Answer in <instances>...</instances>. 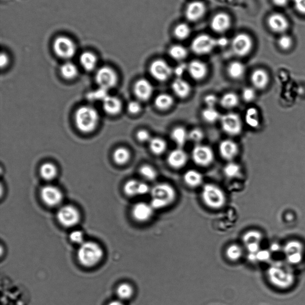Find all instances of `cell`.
Segmentation results:
<instances>
[{
	"label": "cell",
	"instance_id": "d4e9b609",
	"mask_svg": "<svg viewBox=\"0 0 305 305\" xmlns=\"http://www.w3.org/2000/svg\"><path fill=\"white\" fill-rule=\"evenodd\" d=\"M210 25L214 31L218 33L224 32L231 25V19L226 13H218L212 19Z\"/></svg>",
	"mask_w": 305,
	"mask_h": 305
},
{
	"label": "cell",
	"instance_id": "9f6ffc18",
	"mask_svg": "<svg viewBox=\"0 0 305 305\" xmlns=\"http://www.w3.org/2000/svg\"><path fill=\"white\" fill-rule=\"evenodd\" d=\"M294 7L299 13L305 15V0H292Z\"/></svg>",
	"mask_w": 305,
	"mask_h": 305
},
{
	"label": "cell",
	"instance_id": "bcb514c9",
	"mask_svg": "<svg viewBox=\"0 0 305 305\" xmlns=\"http://www.w3.org/2000/svg\"><path fill=\"white\" fill-rule=\"evenodd\" d=\"M174 34L179 40H185L189 37L191 34L190 27L186 24H180L175 28Z\"/></svg>",
	"mask_w": 305,
	"mask_h": 305
},
{
	"label": "cell",
	"instance_id": "8992f818",
	"mask_svg": "<svg viewBox=\"0 0 305 305\" xmlns=\"http://www.w3.org/2000/svg\"><path fill=\"white\" fill-rule=\"evenodd\" d=\"M282 254L288 264L293 266L300 265L305 257V247L301 241L292 240L285 244Z\"/></svg>",
	"mask_w": 305,
	"mask_h": 305
},
{
	"label": "cell",
	"instance_id": "db71d44e",
	"mask_svg": "<svg viewBox=\"0 0 305 305\" xmlns=\"http://www.w3.org/2000/svg\"><path fill=\"white\" fill-rule=\"evenodd\" d=\"M127 110L132 115H137L141 110V105L140 102L137 101H131L127 105Z\"/></svg>",
	"mask_w": 305,
	"mask_h": 305
},
{
	"label": "cell",
	"instance_id": "5bb4252c",
	"mask_svg": "<svg viewBox=\"0 0 305 305\" xmlns=\"http://www.w3.org/2000/svg\"><path fill=\"white\" fill-rule=\"evenodd\" d=\"M96 80L100 87L108 90L117 84L118 76L113 69L104 66L97 72Z\"/></svg>",
	"mask_w": 305,
	"mask_h": 305
},
{
	"label": "cell",
	"instance_id": "ee69618b",
	"mask_svg": "<svg viewBox=\"0 0 305 305\" xmlns=\"http://www.w3.org/2000/svg\"><path fill=\"white\" fill-rule=\"evenodd\" d=\"M169 53L173 59L176 60H182L187 56L188 51L184 47L176 45L171 47Z\"/></svg>",
	"mask_w": 305,
	"mask_h": 305
},
{
	"label": "cell",
	"instance_id": "30bf717a",
	"mask_svg": "<svg viewBox=\"0 0 305 305\" xmlns=\"http://www.w3.org/2000/svg\"><path fill=\"white\" fill-rule=\"evenodd\" d=\"M192 159L196 165L201 166H207L211 164L214 160V152L210 147L199 144L193 148Z\"/></svg>",
	"mask_w": 305,
	"mask_h": 305
},
{
	"label": "cell",
	"instance_id": "ac0fdd59",
	"mask_svg": "<svg viewBox=\"0 0 305 305\" xmlns=\"http://www.w3.org/2000/svg\"><path fill=\"white\" fill-rule=\"evenodd\" d=\"M134 91L138 99L147 101L151 98L153 93V86L148 79H140L134 84Z\"/></svg>",
	"mask_w": 305,
	"mask_h": 305
},
{
	"label": "cell",
	"instance_id": "f5cc1de1",
	"mask_svg": "<svg viewBox=\"0 0 305 305\" xmlns=\"http://www.w3.org/2000/svg\"><path fill=\"white\" fill-rule=\"evenodd\" d=\"M137 140L141 143H147L151 140L152 137L151 134L146 129H141L138 131L136 135Z\"/></svg>",
	"mask_w": 305,
	"mask_h": 305
},
{
	"label": "cell",
	"instance_id": "11a10c76",
	"mask_svg": "<svg viewBox=\"0 0 305 305\" xmlns=\"http://www.w3.org/2000/svg\"><path fill=\"white\" fill-rule=\"evenodd\" d=\"M204 103L206 104V107H215L216 104L218 103V99L217 96L214 94H209L204 98Z\"/></svg>",
	"mask_w": 305,
	"mask_h": 305
},
{
	"label": "cell",
	"instance_id": "603a6c76",
	"mask_svg": "<svg viewBox=\"0 0 305 305\" xmlns=\"http://www.w3.org/2000/svg\"><path fill=\"white\" fill-rule=\"evenodd\" d=\"M206 12V6L203 2L196 1L190 2L185 11V16L188 21L195 22L199 20Z\"/></svg>",
	"mask_w": 305,
	"mask_h": 305
},
{
	"label": "cell",
	"instance_id": "9c48e42d",
	"mask_svg": "<svg viewBox=\"0 0 305 305\" xmlns=\"http://www.w3.org/2000/svg\"><path fill=\"white\" fill-rule=\"evenodd\" d=\"M80 213L78 210L72 205H65L58 210L57 218L63 227H72L79 223Z\"/></svg>",
	"mask_w": 305,
	"mask_h": 305
},
{
	"label": "cell",
	"instance_id": "7dc6e473",
	"mask_svg": "<svg viewBox=\"0 0 305 305\" xmlns=\"http://www.w3.org/2000/svg\"><path fill=\"white\" fill-rule=\"evenodd\" d=\"M109 95L107 94V90L100 87L99 89L88 93L87 98L91 101H102V102Z\"/></svg>",
	"mask_w": 305,
	"mask_h": 305
},
{
	"label": "cell",
	"instance_id": "52a82bcc",
	"mask_svg": "<svg viewBox=\"0 0 305 305\" xmlns=\"http://www.w3.org/2000/svg\"><path fill=\"white\" fill-rule=\"evenodd\" d=\"M222 129L231 136L239 135L243 129V121L240 116L235 113H226L220 119Z\"/></svg>",
	"mask_w": 305,
	"mask_h": 305
},
{
	"label": "cell",
	"instance_id": "f1b7e54d",
	"mask_svg": "<svg viewBox=\"0 0 305 305\" xmlns=\"http://www.w3.org/2000/svg\"><path fill=\"white\" fill-rule=\"evenodd\" d=\"M171 137L179 148L184 146L188 139V132L182 127H177L171 132Z\"/></svg>",
	"mask_w": 305,
	"mask_h": 305
},
{
	"label": "cell",
	"instance_id": "d590c367",
	"mask_svg": "<svg viewBox=\"0 0 305 305\" xmlns=\"http://www.w3.org/2000/svg\"><path fill=\"white\" fill-rule=\"evenodd\" d=\"M245 73V67L242 63L240 62H232L229 66V76L232 79L241 78Z\"/></svg>",
	"mask_w": 305,
	"mask_h": 305
},
{
	"label": "cell",
	"instance_id": "f546056e",
	"mask_svg": "<svg viewBox=\"0 0 305 305\" xmlns=\"http://www.w3.org/2000/svg\"><path fill=\"white\" fill-rule=\"evenodd\" d=\"M174 100L170 94L162 93L156 96L154 100V105L160 110H167L173 107Z\"/></svg>",
	"mask_w": 305,
	"mask_h": 305
},
{
	"label": "cell",
	"instance_id": "6125c7cd",
	"mask_svg": "<svg viewBox=\"0 0 305 305\" xmlns=\"http://www.w3.org/2000/svg\"><path fill=\"white\" fill-rule=\"evenodd\" d=\"M107 305H124V304L120 301H114L110 302V303Z\"/></svg>",
	"mask_w": 305,
	"mask_h": 305
},
{
	"label": "cell",
	"instance_id": "3957f363",
	"mask_svg": "<svg viewBox=\"0 0 305 305\" xmlns=\"http://www.w3.org/2000/svg\"><path fill=\"white\" fill-rule=\"evenodd\" d=\"M103 256V251L98 243L93 242H84L80 246L77 257L81 264L85 267H93L101 261Z\"/></svg>",
	"mask_w": 305,
	"mask_h": 305
},
{
	"label": "cell",
	"instance_id": "ffe728a7",
	"mask_svg": "<svg viewBox=\"0 0 305 305\" xmlns=\"http://www.w3.org/2000/svg\"><path fill=\"white\" fill-rule=\"evenodd\" d=\"M219 152L224 159L229 162L237 156L239 148L235 141L227 139L221 141L219 146Z\"/></svg>",
	"mask_w": 305,
	"mask_h": 305
},
{
	"label": "cell",
	"instance_id": "83f0119b",
	"mask_svg": "<svg viewBox=\"0 0 305 305\" xmlns=\"http://www.w3.org/2000/svg\"><path fill=\"white\" fill-rule=\"evenodd\" d=\"M184 180L188 186L191 188L199 187L203 181V177L200 172L190 170L184 174Z\"/></svg>",
	"mask_w": 305,
	"mask_h": 305
},
{
	"label": "cell",
	"instance_id": "f6af8a7d",
	"mask_svg": "<svg viewBox=\"0 0 305 305\" xmlns=\"http://www.w3.org/2000/svg\"><path fill=\"white\" fill-rule=\"evenodd\" d=\"M140 173L143 178L149 181H154L157 176L156 170L152 166L149 165H144L140 169Z\"/></svg>",
	"mask_w": 305,
	"mask_h": 305
},
{
	"label": "cell",
	"instance_id": "4fadbf2b",
	"mask_svg": "<svg viewBox=\"0 0 305 305\" xmlns=\"http://www.w3.org/2000/svg\"><path fill=\"white\" fill-rule=\"evenodd\" d=\"M253 41L248 34H239L232 39L231 47L234 54L238 56H245L253 48Z\"/></svg>",
	"mask_w": 305,
	"mask_h": 305
},
{
	"label": "cell",
	"instance_id": "94428289",
	"mask_svg": "<svg viewBox=\"0 0 305 305\" xmlns=\"http://www.w3.org/2000/svg\"><path fill=\"white\" fill-rule=\"evenodd\" d=\"M227 44V40L226 38H220V40H217L218 46H226Z\"/></svg>",
	"mask_w": 305,
	"mask_h": 305
},
{
	"label": "cell",
	"instance_id": "277c9868",
	"mask_svg": "<svg viewBox=\"0 0 305 305\" xmlns=\"http://www.w3.org/2000/svg\"><path fill=\"white\" fill-rule=\"evenodd\" d=\"M77 129L84 133L93 132L98 126L99 115L93 107L88 106H82L77 110L75 116Z\"/></svg>",
	"mask_w": 305,
	"mask_h": 305
},
{
	"label": "cell",
	"instance_id": "e0dca14e",
	"mask_svg": "<svg viewBox=\"0 0 305 305\" xmlns=\"http://www.w3.org/2000/svg\"><path fill=\"white\" fill-rule=\"evenodd\" d=\"M124 190L125 194L129 197L145 195L151 191L146 183L138 181L135 179H131L127 181L124 185Z\"/></svg>",
	"mask_w": 305,
	"mask_h": 305
},
{
	"label": "cell",
	"instance_id": "8fae6325",
	"mask_svg": "<svg viewBox=\"0 0 305 305\" xmlns=\"http://www.w3.org/2000/svg\"><path fill=\"white\" fill-rule=\"evenodd\" d=\"M217 46V40L209 35L203 34L195 38L191 44V49L197 54L203 55L209 53Z\"/></svg>",
	"mask_w": 305,
	"mask_h": 305
},
{
	"label": "cell",
	"instance_id": "f35d334b",
	"mask_svg": "<svg viewBox=\"0 0 305 305\" xmlns=\"http://www.w3.org/2000/svg\"><path fill=\"white\" fill-rule=\"evenodd\" d=\"M243 252L242 247L237 244H232L226 249V254L229 260L237 261L242 257Z\"/></svg>",
	"mask_w": 305,
	"mask_h": 305
},
{
	"label": "cell",
	"instance_id": "7c38bea8",
	"mask_svg": "<svg viewBox=\"0 0 305 305\" xmlns=\"http://www.w3.org/2000/svg\"><path fill=\"white\" fill-rule=\"evenodd\" d=\"M149 71L153 78L160 82L166 81L174 72L170 65L161 59L153 61L150 66Z\"/></svg>",
	"mask_w": 305,
	"mask_h": 305
},
{
	"label": "cell",
	"instance_id": "5b68a950",
	"mask_svg": "<svg viewBox=\"0 0 305 305\" xmlns=\"http://www.w3.org/2000/svg\"><path fill=\"white\" fill-rule=\"evenodd\" d=\"M201 195L204 204L210 209H220L226 204V196L224 191L215 184H205Z\"/></svg>",
	"mask_w": 305,
	"mask_h": 305
},
{
	"label": "cell",
	"instance_id": "6da1fadb",
	"mask_svg": "<svg viewBox=\"0 0 305 305\" xmlns=\"http://www.w3.org/2000/svg\"><path fill=\"white\" fill-rule=\"evenodd\" d=\"M267 277L272 287L280 290L290 289L296 281L295 272L287 263L277 262L270 265L267 271Z\"/></svg>",
	"mask_w": 305,
	"mask_h": 305
},
{
	"label": "cell",
	"instance_id": "2e32d148",
	"mask_svg": "<svg viewBox=\"0 0 305 305\" xmlns=\"http://www.w3.org/2000/svg\"><path fill=\"white\" fill-rule=\"evenodd\" d=\"M154 209L151 203L138 202L131 210L133 218L138 223H146L151 220L154 215Z\"/></svg>",
	"mask_w": 305,
	"mask_h": 305
},
{
	"label": "cell",
	"instance_id": "836d02e7",
	"mask_svg": "<svg viewBox=\"0 0 305 305\" xmlns=\"http://www.w3.org/2000/svg\"><path fill=\"white\" fill-rule=\"evenodd\" d=\"M239 103V98L236 94L232 92L227 93L222 97L220 104L222 107L227 109H231Z\"/></svg>",
	"mask_w": 305,
	"mask_h": 305
},
{
	"label": "cell",
	"instance_id": "680465c9",
	"mask_svg": "<svg viewBox=\"0 0 305 305\" xmlns=\"http://www.w3.org/2000/svg\"><path fill=\"white\" fill-rule=\"evenodd\" d=\"M0 62H1V68H3L5 67L9 63V57H8L6 54L2 53L1 55V60H0Z\"/></svg>",
	"mask_w": 305,
	"mask_h": 305
},
{
	"label": "cell",
	"instance_id": "d6986e66",
	"mask_svg": "<svg viewBox=\"0 0 305 305\" xmlns=\"http://www.w3.org/2000/svg\"><path fill=\"white\" fill-rule=\"evenodd\" d=\"M268 25L273 32L278 34H283L289 26L286 18L282 14L276 13L272 14L268 18Z\"/></svg>",
	"mask_w": 305,
	"mask_h": 305
},
{
	"label": "cell",
	"instance_id": "7402d4cb",
	"mask_svg": "<svg viewBox=\"0 0 305 305\" xmlns=\"http://www.w3.org/2000/svg\"><path fill=\"white\" fill-rule=\"evenodd\" d=\"M167 161L168 165L174 169H180L187 164V154L181 148L176 149L169 153Z\"/></svg>",
	"mask_w": 305,
	"mask_h": 305
},
{
	"label": "cell",
	"instance_id": "ba28073f",
	"mask_svg": "<svg viewBox=\"0 0 305 305\" xmlns=\"http://www.w3.org/2000/svg\"><path fill=\"white\" fill-rule=\"evenodd\" d=\"M76 44L68 37H59L54 41V51L61 59H69L73 57L76 54Z\"/></svg>",
	"mask_w": 305,
	"mask_h": 305
},
{
	"label": "cell",
	"instance_id": "681fc988",
	"mask_svg": "<svg viewBox=\"0 0 305 305\" xmlns=\"http://www.w3.org/2000/svg\"><path fill=\"white\" fill-rule=\"evenodd\" d=\"M278 44L282 50H288L292 46L293 40L290 36L282 34L279 39Z\"/></svg>",
	"mask_w": 305,
	"mask_h": 305
},
{
	"label": "cell",
	"instance_id": "4316f807",
	"mask_svg": "<svg viewBox=\"0 0 305 305\" xmlns=\"http://www.w3.org/2000/svg\"><path fill=\"white\" fill-rule=\"evenodd\" d=\"M102 107L107 114L118 115L122 109V102L116 97L108 96L102 101Z\"/></svg>",
	"mask_w": 305,
	"mask_h": 305
},
{
	"label": "cell",
	"instance_id": "1f68e13d",
	"mask_svg": "<svg viewBox=\"0 0 305 305\" xmlns=\"http://www.w3.org/2000/svg\"><path fill=\"white\" fill-rule=\"evenodd\" d=\"M80 63L83 68L87 71H92L96 67L97 58L95 55L91 52H85L80 57Z\"/></svg>",
	"mask_w": 305,
	"mask_h": 305
},
{
	"label": "cell",
	"instance_id": "4dcf8cb0",
	"mask_svg": "<svg viewBox=\"0 0 305 305\" xmlns=\"http://www.w3.org/2000/svg\"><path fill=\"white\" fill-rule=\"evenodd\" d=\"M263 235L262 232L257 230H250L246 232L243 236V242L245 246L249 245H260L263 243Z\"/></svg>",
	"mask_w": 305,
	"mask_h": 305
},
{
	"label": "cell",
	"instance_id": "9a60e30c",
	"mask_svg": "<svg viewBox=\"0 0 305 305\" xmlns=\"http://www.w3.org/2000/svg\"><path fill=\"white\" fill-rule=\"evenodd\" d=\"M44 203L51 207L57 206L63 200V194L59 188L53 185H46L40 193Z\"/></svg>",
	"mask_w": 305,
	"mask_h": 305
},
{
	"label": "cell",
	"instance_id": "60d3db41",
	"mask_svg": "<svg viewBox=\"0 0 305 305\" xmlns=\"http://www.w3.org/2000/svg\"><path fill=\"white\" fill-rule=\"evenodd\" d=\"M241 173V167L238 163L229 161L224 166V174L227 178L232 179L237 178Z\"/></svg>",
	"mask_w": 305,
	"mask_h": 305
},
{
	"label": "cell",
	"instance_id": "ab89813d",
	"mask_svg": "<svg viewBox=\"0 0 305 305\" xmlns=\"http://www.w3.org/2000/svg\"><path fill=\"white\" fill-rule=\"evenodd\" d=\"M202 116L204 121L210 124L215 123L220 120L221 117L220 113L215 107H206L202 111Z\"/></svg>",
	"mask_w": 305,
	"mask_h": 305
},
{
	"label": "cell",
	"instance_id": "7a4b0ae2",
	"mask_svg": "<svg viewBox=\"0 0 305 305\" xmlns=\"http://www.w3.org/2000/svg\"><path fill=\"white\" fill-rule=\"evenodd\" d=\"M151 203L154 210L164 209L176 201L177 193L168 183L162 182L154 185L151 191Z\"/></svg>",
	"mask_w": 305,
	"mask_h": 305
},
{
	"label": "cell",
	"instance_id": "b9f144b4",
	"mask_svg": "<svg viewBox=\"0 0 305 305\" xmlns=\"http://www.w3.org/2000/svg\"><path fill=\"white\" fill-rule=\"evenodd\" d=\"M61 74L65 79H74L77 76L78 71L74 64L68 62L64 64L60 68Z\"/></svg>",
	"mask_w": 305,
	"mask_h": 305
},
{
	"label": "cell",
	"instance_id": "f907efd6",
	"mask_svg": "<svg viewBox=\"0 0 305 305\" xmlns=\"http://www.w3.org/2000/svg\"><path fill=\"white\" fill-rule=\"evenodd\" d=\"M242 98L246 102H251L256 98V91L254 87L244 88L242 92Z\"/></svg>",
	"mask_w": 305,
	"mask_h": 305
},
{
	"label": "cell",
	"instance_id": "816d5d0a",
	"mask_svg": "<svg viewBox=\"0 0 305 305\" xmlns=\"http://www.w3.org/2000/svg\"><path fill=\"white\" fill-rule=\"evenodd\" d=\"M70 239L72 242L82 245L84 243V234L83 232L79 230H76L72 231L69 235Z\"/></svg>",
	"mask_w": 305,
	"mask_h": 305
},
{
	"label": "cell",
	"instance_id": "484cf974",
	"mask_svg": "<svg viewBox=\"0 0 305 305\" xmlns=\"http://www.w3.org/2000/svg\"><path fill=\"white\" fill-rule=\"evenodd\" d=\"M172 89L179 98L185 99L190 95L191 91V86L187 81L181 77H177L172 84Z\"/></svg>",
	"mask_w": 305,
	"mask_h": 305
},
{
	"label": "cell",
	"instance_id": "e575fe53",
	"mask_svg": "<svg viewBox=\"0 0 305 305\" xmlns=\"http://www.w3.org/2000/svg\"><path fill=\"white\" fill-rule=\"evenodd\" d=\"M149 148L154 154L161 155L164 153L167 149V144L161 138L154 137L149 141Z\"/></svg>",
	"mask_w": 305,
	"mask_h": 305
},
{
	"label": "cell",
	"instance_id": "d6a6232c",
	"mask_svg": "<svg viewBox=\"0 0 305 305\" xmlns=\"http://www.w3.org/2000/svg\"><path fill=\"white\" fill-rule=\"evenodd\" d=\"M245 120L246 124L252 128H256L260 126V116L256 108L251 107L246 110Z\"/></svg>",
	"mask_w": 305,
	"mask_h": 305
},
{
	"label": "cell",
	"instance_id": "8d00e7d4",
	"mask_svg": "<svg viewBox=\"0 0 305 305\" xmlns=\"http://www.w3.org/2000/svg\"><path fill=\"white\" fill-rule=\"evenodd\" d=\"M57 168L51 163H44L40 168V174L42 178L47 181H51L56 177Z\"/></svg>",
	"mask_w": 305,
	"mask_h": 305
},
{
	"label": "cell",
	"instance_id": "7bdbcfd3",
	"mask_svg": "<svg viewBox=\"0 0 305 305\" xmlns=\"http://www.w3.org/2000/svg\"><path fill=\"white\" fill-rule=\"evenodd\" d=\"M116 293L119 298L123 300H127L134 295V289L131 284L124 282L119 285L116 290Z\"/></svg>",
	"mask_w": 305,
	"mask_h": 305
},
{
	"label": "cell",
	"instance_id": "91938a15",
	"mask_svg": "<svg viewBox=\"0 0 305 305\" xmlns=\"http://www.w3.org/2000/svg\"><path fill=\"white\" fill-rule=\"evenodd\" d=\"M184 66H178V68H177L176 70L175 71V74H176V76L178 77H181V76H182V74H184L185 71Z\"/></svg>",
	"mask_w": 305,
	"mask_h": 305
},
{
	"label": "cell",
	"instance_id": "6f0895ef",
	"mask_svg": "<svg viewBox=\"0 0 305 305\" xmlns=\"http://www.w3.org/2000/svg\"><path fill=\"white\" fill-rule=\"evenodd\" d=\"M292 0H273V3L279 7H284Z\"/></svg>",
	"mask_w": 305,
	"mask_h": 305
},
{
	"label": "cell",
	"instance_id": "c3c4849f",
	"mask_svg": "<svg viewBox=\"0 0 305 305\" xmlns=\"http://www.w3.org/2000/svg\"><path fill=\"white\" fill-rule=\"evenodd\" d=\"M204 137V132L201 129L194 128L188 132V139L197 144H200Z\"/></svg>",
	"mask_w": 305,
	"mask_h": 305
},
{
	"label": "cell",
	"instance_id": "cb8c5ba5",
	"mask_svg": "<svg viewBox=\"0 0 305 305\" xmlns=\"http://www.w3.org/2000/svg\"><path fill=\"white\" fill-rule=\"evenodd\" d=\"M187 69L190 76L196 81H201L204 79L207 74L206 64L199 60L192 61L188 65Z\"/></svg>",
	"mask_w": 305,
	"mask_h": 305
},
{
	"label": "cell",
	"instance_id": "44dd1931",
	"mask_svg": "<svg viewBox=\"0 0 305 305\" xmlns=\"http://www.w3.org/2000/svg\"><path fill=\"white\" fill-rule=\"evenodd\" d=\"M251 80L254 89L262 90L270 84V76L264 69H257L252 74Z\"/></svg>",
	"mask_w": 305,
	"mask_h": 305
},
{
	"label": "cell",
	"instance_id": "74e56055",
	"mask_svg": "<svg viewBox=\"0 0 305 305\" xmlns=\"http://www.w3.org/2000/svg\"><path fill=\"white\" fill-rule=\"evenodd\" d=\"M131 157L129 151L125 148H119L113 153V159L118 165H124L129 161Z\"/></svg>",
	"mask_w": 305,
	"mask_h": 305
}]
</instances>
